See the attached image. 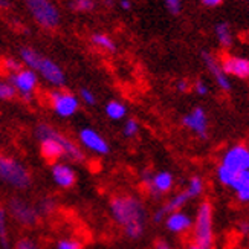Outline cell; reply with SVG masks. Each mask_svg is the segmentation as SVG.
Returning a JSON list of instances; mask_svg holds the SVG:
<instances>
[{"instance_id":"cell-10","label":"cell","mask_w":249,"mask_h":249,"mask_svg":"<svg viewBox=\"0 0 249 249\" xmlns=\"http://www.w3.org/2000/svg\"><path fill=\"white\" fill-rule=\"evenodd\" d=\"M219 165L231 171L232 175L249 170V147L245 144H235L230 147L223 153Z\"/></svg>"},{"instance_id":"cell-15","label":"cell","mask_w":249,"mask_h":249,"mask_svg":"<svg viewBox=\"0 0 249 249\" xmlns=\"http://www.w3.org/2000/svg\"><path fill=\"white\" fill-rule=\"evenodd\" d=\"M53 136H55V139L63 147V159L72 162V164H83L86 160V155L81 150V147L77 142H73L69 136L58 132L57 128H55V132H53Z\"/></svg>"},{"instance_id":"cell-20","label":"cell","mask_w":249,"mask_h":249,"mask_svg":"<svg viewBox=\"0 0 249 249\" xmlns=\"http://www.w3.org/2000/svg\"><path fill=\"white\" fill-rule=\"evenodd\" d=\"M90 41H92L93 46L100 48L101 51H106V52H115L116 51L115 40L110 36L104 34V32H95V34H92Z\"/></svg>"},{"instance_id":"cell-42","label":"cell","mask_w":249,"mask_h":249,"mask_svg":"<svg viewBox=\"0 0 249 249\" xmlns=\"http://www.w3.org/2000/svg\"><path fill=\"white\" fill-rule=\"evenodd\" d=\"M11 8V3H9V0H0V9L2 11H6Z\"/></svg>"},{"instance_id":"cell-4","label":"cell","mask_w":249,"mask_h":249,"mask_svg":"<svg viewBox=\"0 0 249 249\" xmlns=\"http://www.w3.org/2000/svg\"><path fill=\"white\" fill-rule=\"evenodd\" d=\"M213 205L208 200L199 203L196 217L193 219V240L194 245L203 248H213L214 245V222H213Z\"/></svg>"},{"instance_id":"cell-35","label":"cell","mask_w":249,"mask_h":249,"mask_svg":"<svg viewBox=\"0 0 249 249\" xmlns=\"http://www.w3.org/2000/svg\"><path fill=\"white\" fill-rule=\"evenodd\" d=\"M167 8L171 14H179L180 11V0H165Z\"/></svg>"},{"instance_id":"cell-41","label":"cell","mask_w":249,"mask_h":249,"mask_svg":"<svg viewBox=\"0 0 249 249\" xmlns=\"http://www.w3.org/2000/svg\"><path fill=\"white\" fill-rule=\"evenodd\" d=\"M155 248H156V249H171V248H170V245H168L165 240H158Z\"/></svg>"},{"instance_id":"cell-24","label":"cell","mask_w":249,"mask_h":249,"mask_svg":"<svg viewBox=\"0 0 249 249\" xmlns=\"http://www.w3.org/2000/svg\"><path fill=\"white\" fill-rule=\"evenodd\" d=\"M215 34H217V38L220 41V45L228 49L232 45V37H231V32H230V26L226 23H220L215 28Z\"/></svg>"},{"instance_id":"cell-36","label":"cell","mask_w":249,"mask_h":249,"mask_svg":"<svg viewBox=\"0 0 249 249\" xmlns=\"http://www.w3.org/2000/svg\"><path fill=\"white\" fill-rule=\"evenodd\" d=\"M176 89H178L179 92H182V93H187V92L191 90V84H190L188 80H179V81L176 83Z\"/></svg>"},{"instance_id":"cell-21","label":"cell","mask_w":249,"mask_h":249,"mask_svg":"<svg viewBox=\"0 0 249 249\" xmlns=\"http://www.w3.org/2000/svg\"><path fill=\"white\" fill-rule=\"evenodd\" d=\"M183 191L187 193V196L190 197V200L200 197L202 194H203V191H205V182H203V179L200 176H197V175L191 176L188 183H187V188L183 190Z\"/></svg>"},{"instance_id":"cell-6","label":"cell","mask_w":249,"mask_h":249,"mask_svg":"<svg viewBox=\"0 0 249 249\" xmlns=\"http://www.w3.org/2000/svg\"><path fill=\"white\" fill-rule=\"evenodd\" d=\"M141 180H142V185L147 190L148 196L153 199H160L175 187V176L173 173L165 170L155 173L150 168H145L141 171Z\"/></svg>"},{"instance_id":"cell-3","label":"cell","mask_w":249,"mask_h":249,"mask_svg":"<svg viewBox=\"0 0 249 249\" xmlns=\"http://www.w3.org/2000/svg\"><path fill=\"white\" fill-rule=\"evenodd\" d=\"M0 182L14 190L25 191L32 185V175L23 162L13 156L0 155Z\"/></svg>"},{"instance_id":"cell-38","label":"cell","mask_w":249,"mask_h":249,"mask_svg":"<svg viewBox=\"0 0 249 249\" xmlns=\"http://www.w3.org/2000/svg\"><path fill=\"white\" fill-rule=\"evenodd\" d=\"M239 231H240L243 235H248V234H249V222H246V220L240 222V223H239Z\"/></svg>"},{"instance_id":"cell-33","label":"cell","mask_w":249,"mask_h":249,"mask_svg":"<svg viewBox=\"0 0 249 249\" xmlns=\"http://www.w3.org/2000/svg\"><path fill=\"white\" fill-rule=\"evenodd\" d=\"M193 89H194V92H196L197 95H200V96H205V95L210 93V89H208L207 83L202 81V80H197L196 83H194L193 84Z\"/></svg>"},{"instance_id":"cell-29","label":"cell","mask_w":249,"mask_h":249,"mask_svg":"<svg viewBox=\"0 0 249 249\" xmlns=\"http://www.w3.org/2000/svg\"><path fill=\"white\" fill-rule=\"evenodd\" d=\"M80 103H84L86 106H95L96 104V96L95 93L88 89V88H81L80 89V95H78Z\"/></svg>"},{"instance_id":"cell-26","label":"cell","mask_w":249,"mask_h":249,"mask_svg":"<svg viewBox=\"0 0 249 249\" xmlns=\"http://www.w3.org/2000/svg\"><path fill=\"white\" fill-rule=\"evenodd\" d=\"M139 128L141 127H139L138 120H135V118H128L123 125V135L125 138H136L139 133Z\"/></svg>"},{"instance_id":"cell-8","label":"cell","mask_w":249,"mask_h":249,"mask_svg":"<svg viewBox=\"0 0 249 249\" xmlns=\"http://www.w3.org/2000/svg\"><path fill=\"white\" fill-rule=\"evenodd\" d=\"M51 109L60 118H72L80 110V100L69 90L55 89L49 93Z\"/></svg>"},{"instance_id":"cell-19","label":"cell","mask_w":249,"mask_h":249,"mask_svg":"<svg viewBox=\"0 0 249 249\" xmlns=\"http://www.w3.org/2000/svg\"><path fill=\"white\" fill-rule=\"evenodd\" d=\"M106 116L112 121H123L127 116V106L118 100H110L104 107Z\"/></svg>"},{"instance_id":"cell-28","label":"cell","mask_w":249,"mask_h":249,"mask_svg":"<svg viewBox=\"0 0 249 249\" xmlns=\"http://www.w3.org/2000/svg\"><path fill=\"white\" fill-rule=\"evenodd\" d=\"M25 66L21 64V61L20 60H17V58H13V57H8V58H5L3 60V69L11 75V73H16V72H18L20 69H23Z\"/></svg>"},{"instance_id":"cell-17","label":"cell","mask_w":249,"mask_h":249,"mask_svg":"<svg viewBox=\"0 0 249 249\" xmlns=\"http://www.w3.org/2000/svg\"><path fill=\"white\" fill-rule=\"evenodd\" d=\"M202 58H203L205 64H207L208 71L211 72V75L214 77V80H215V83H217L219 88L222 90H225V92H230L231 90V81L228 78V75L223 73V71L220 68V63L215 60L210 52H205V51L202 52Z\"/></svg>"},{"instance_id":"cell-9","label":"cell","mask_w":249,"mask_h":249,"mask_svg":"<svg viewBox=\"0 0 249 249\" xmlns=\"http://www.w3.org/2000/svg\"><path fill=\"white\" fill-rule=\"evenodd\" d=\"M8 83L13 86L17 95H20L25 101H31L34 98L36 89L38 86V75L32 69L23 68L16 73L8 77Z\"/></svg>"},{"instance_id":"cell-31","label":"cell","mask_w":249,"mask_h":249,"mask_svg":"<svg viewBox=\"0 0 249 249\" xmlns=\"http://www.w3.org/2000/svg\"><path fill=\"white\" fill-rule=\"evenodd\" d=\"M57 249H83V243L77 239H61L57 242Z\"/></svg>"},{"instance_id":"cell-1","label":"cell","mask_w":249,"mask_h":249,"mask_svg":"<svg viewBox=\"0 0 249 249\" xmlns=\"http://www.w3.org/2000/svg\"><path fill=\"white\" fill-rule=\"evenodd\" d=\"M110 214L130 240H139L144 235L147 210L139 197L132 194H121V196L112 197Z\"/></svg>"},{"instance_id":"cell-22","label":"cell","mask_w":249,"mask_h":249,"mask_svg":"<svg viewBox=\"0 0 249 249\" xmlns=\"http://www.w3.org/2000/svg\"><path fill=\"white\" fill-rule=\"evenodd\" d=\"M8 234V213L5 208H0V245L3 249H9Z\"/></svg>"},{"instance_id":"cell-14","label":"cell","mask_w":249,"mask_h":249,"mask_svg":"<svg viewBox=\"0 0 249 249\" xmlns=\"http://www.w3.org/2000/svg\"><path fill=\"white\" fill-rule=\"evenodd\" d=\"M51 176L52 180L55 182V185L63 190H69L77 183V173H75V170L69 164H64V162L52 164Z\"/></svg>"},{"instance_id":"cell-5","label":"cell","mask_w":249,"mask_h":249,"mask_svg":"<svg viewBox=\"0 0 249 249\" xmlns=\"http://www.w3.org/2000/svg\"><path fill=\"white\" fill-rule=\"evenodd\" d=\"M25 5L37 23L45 29H57L61 16L57 5L52 0H25Z\"/></svg>"},{"instance_id":"cell-2","label":"cell","mask_w":249,"mask_h":249,"mask_svg":"<svg viewBox=\"0 0 249 249\" xmlns=\"http://www.w3.org/2000/svg\"><path fill=\"white\" fill-rule=\"evenodd\" d=\"M20 61L25 68L32 69L37 72L38 77H41L52 88L61 89L66 84V73L61 69L58 63L52 58L41 55V53L29 46L20 49Z\"/></svg>"},{"instance_id":"cell-12","label":"cell","mask_w":249,"mask_h":249,"mask_svg":"<svg viewBox=\"0 0 249 249\" xmlns=\"http://www.w3.org/2000/svg\"><path fill=\"white\" fill-rule=\"evenodd\" d=\"M78 139H80V144L86 150L92 151L95 155L104 156L110 153V145L106 141V138L92 127H83L78 132Z\"/></svg>"},{"instance_id":"cell-44","label":"cell","mask_w":249,"mask_h":249,"mask_svg":"<svg viewBox=\"0 0 249 249\" xmlns=\"http://www.w3.org/2000/svg\"><path fill=\"white\" fill-rule=\"evenodd\" d=\"M106 5H110L112 6L113 5V0H106Z\"/></svg>"},{"instance_id":"cell-30","label":"cell","mask_w":249,"mask_h":249,"mask_svg":"<svg viewBox=\"0 0 249 249\" xmlns=\"http://www.w3.org/2000/svg\"><path fill=\"white\" fill-rule=\"evenodd\" d=\"M36 207H37L40 215H41V214H51L53 210H55L57 203H55V200H52V199H43V200H40V202L36 205Z\"/></svg>"},{"instance_id":"cell-37","label":"cell","mask_w":249,"mask_h":249,"mask_svg":"<svg viewBox=\"0 0 249 249\" xmlns=\"http://www.w3.org/2000/svg\"><path fill=\"white\" fill-rule=\"evenodd\" d=\"M165 217H167V214L164 213V210H162V208H158L153 213V222L155 223H162V222L165 220Z\"/></svg>"},{"instance_id":"cell-39","label":"cell","mask_w":249,"mask_h":249,"mask_svg":"<svg viewBox=\"0 0 249 249\" xmlns=\"http://www.w3.org/2000/svg\"><path fill=\"white\" fill-rule=\"evenodd\" d=\"M200 2L205 5V6H210V8H214V6H219L223 0H200Z\"/></svg>"},{"instance_id":"cell-27","label":"cell","mask_w":249,"mask_h":249,"mask_svg":"<svg viewBox=\"0 0 249 249\" xmlns=\"http://www.w3.org/2000/svg\"><path fill=\"white\" fill-rule=\"evenodd\" d=\"M16 96H17V93H16L13 86H11L8 81L0 80V100H2V101H9V100L16 98Z\"/></svg>"},{"instance_id":"cell-25","label":"cell","mask_w":249,"mask_h":249,"mask_svg":"<svg viewBox=\"0 0 249 249\" xmlns=\"http://www.w3.org/2000/svg\"><path fill=\"white\" fill-rule=\"evenodd\" d=\"M71 9L75 13H92L95 9V0H71Z\"/></svg>"},{"instance_id":"cell-16","label":"cell","mask_w":249,"mask_h":249,"mask_svg":"<svg viewBox=\"0 0 249 249\" xmlns=\"http://www.w3.org/2000/svg\"><path fill=\"white\" fill-rule=\"evenodd\" d=\"M165 228L173 234H185L193 228V217L183 210L170 213L165 220Z\"/></svg>"},{"instance_id":"cell-43","label":"cell","mask_w":249,"mask_h":249,"mask_svg":"<svg viewBox=\"0 0 249 249\" xmlns=\"http://www.w3.org/2000/svg\"><path fill=\"white\" fill-rule=\"evenodd\" d=\"M188 249H213V248H203V246H199V245L191 243V245L188 246Z\"/></svg>"},{"instance_id":"cell-23","label":"cell","mask_w":249,"mask_h":249,"mask_svg":"<svg viewBox=\"0 0 249 249\" xmlns=\"http://www.w3.org/2000/svg\"><path fill=\"white\" fill-rule=\"evenodd\" d=\"M248 185H249V170H245V171L235 173L228 187L235 193V191H239V190H242V188H245Z\"/></svg>"},{"instance_id":"cell-13","label":"cell","mask_w":249,"mask_h":249,"mask_svg":"<svg viewBox=\"0 0 249 249\" xmlns=\"http://www.w3.org/2000/svg\"><path fill=\"white\" fill-rule=\"evenodd\" d=\"M220 68L225 75H232L240 80L249 78V60L234 57L231 53H223L220 57Z\"/></svg>"},{"instance_id":"cell-34","label":"cell","mask_w":249,"mask_h":249,"mask_svg":"<svg viewBox=\"0 0 249 249\" xmlns=\"http://www.w3.org/2000/svg\"><path fill=\"white\" fill-rule=\"evenodd\" d=\"M235 199L240 203H249V185L239 191H235Z\"/></svg>"},{"instance_id":"cell-40","label":"cell","mask_w":249,"mask_h":249,"mask_svg":"<svg viewBox=\"0 0 249 249\" xmlns=\"http://www.w3.org/2000/svg\"><path fill=\"white\" fill-rule=\"evenodd\" d=\"M120 6L124 11H130L132 9V2H130V0H120Z\"/></svg>"},{"instance_id":"cell-18","label":"cell","mask_w":249,"mask_h":249,"mask_svg":"<svg viewBox=\"0 0 249 249\" xmlns=\"http://www.w3.org/2000/svg\"><path fill=\"white\" fill-rule=\"evenodd\" d=\"M190 202V197L187 196L185 191H179L176 194H173V196L162 205V210H164V213L168 215L170 213H175V211H180L183 210V207Z\"/></svg>"},{"instance_id":"cell-7","label":"cell","mask_w":249,"mask_h":249,"mask_svg":"<svg viewBox=\"0 0 249 249\" xmlns=\"http://www.w3.org/2000/svg\"><path fill=\"white\" fill-rule=\"evenodd\" d=\"M5 210L18 225L28 226V228L36 226L40 219V213L36 205L21 197H11Z\"/></svg>"},{"instance_id":"cell-32","label":"cell","mask_w":249,"mask_h":249,"mask_svg":"<svg viewBox=\"0 0 249 249\" xmlns=\"http://www.w3.org/2000/svg\"><path fill=\"white\" fill-rule=\"evenodd\" d=\"M14 249H40V246L37 245V242L29 239V237H23V239L17 240Z\"/></svg>"},{"instance_id":"cell-11","label":"cell","mask_w":249,"mask_h":249,"mask_svg":"<svg viewBox=\"0 0 249 249\" xmlns=\"http://www.w3.org/2000/svg\"><path fill=\"white\" fill-rule=\"evenodd\" d=\"M182 125L193 132L199 139L207 141L210 138V121L207 110L203 107L197 106L187 115L182 116Z\"/></svg>"}]
</instances>
